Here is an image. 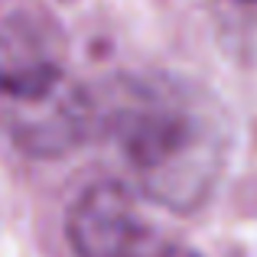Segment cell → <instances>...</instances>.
<instances>
[{"label":"cell","instance_id":"2","mask_svg":"<svg viewBox=\"0 0 257 257\" xmlns=\"http://www.w3.org/2000/svg\"><path fill=\"white\" fill-rule=\"evenodd\" d=\"M98 98L59 59L52 36L30 17L0 23V131L30 157H62L94 137Z\"/></svg>","mask_w":257,"mask_h":257},{"label":"cell","instance_id":"3","mask_svg":"<svg viewBox=\"0 0 257 257\" xmlns=\"http://www.w3.org/2000/svg\"><path fill=\"white\" fill-rule=\"evenodd\" d=\"M75 257H199L163 238L140 215L134 192L120 182H94L75 199L65 218Z\"/></svg>","mask_w":257,"mask_h":257},{"label":"cell","instance_id":"1","mask_svg":"<svg viewBox=\"0 0 257 257\" xmlns=\"http://www.w3.org/2000/svg\"><path fill=\"white\" fill-rule=\"evenodd\" d=\"M134 186L173 212H192L225 170L228 127L212 98L173 78H120L98 98V127Z\"/></svg>","mask_w":257,"mask_h":257},{"label":"cell","instance_id":"4","mask_svg":"<svg viewBox=\"0 0 257 257\" xmlns=\"http://www.w3.org/2000/svg\"><path fill=\"white\" fill-rule=\"evenodd\" d=\"M244 4H257V0H244Z\"/></svg>","mask_w":257,"mask_h":257}]
</instances>
